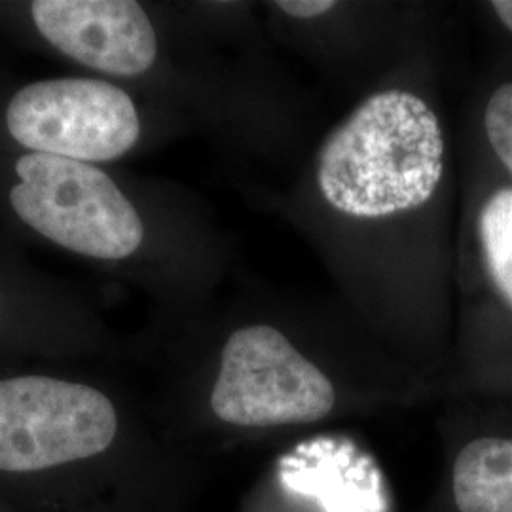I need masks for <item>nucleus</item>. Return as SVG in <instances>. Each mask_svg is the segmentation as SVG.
Masks as SVG:
<instances>
[{"instance_id": "1", "label": "nucleus", "mask_w": 512, "mask_h": 512, "mask_svg": "<svg viewBox=\"0 0 512 512\" xmlns=\"http://www.w3.org/2000/svg\"><path fill=\"white\" fill-rule=\"evenodd\" d=\"M446 171L437 112L420 95L385 90L365 99L317 154L321 196L353 219H387L431 202Z\"/></svg>"}, {"instance_id": "2", "label": "nucleus", "mask_w": 512, "mask_h": 512, "mask_svg": "<svg viewBox=\"0 0 512 512\" xmlns=\"http://www.w3.org/2000/svg\"><path fill=\"white\" fill-rule=\"evenodd\" d=\"M16 175L10 202L40 236L101 260H122L141 247L143 220L101 169L31 152L19 158Z\"/></svg>"}, {"instance_id": "3", "label": "nucleus", "mask_w": 512, "mask_h": 512, "mask_svg": "<svg viewBox=\"0 0 512 512\" xmlns=\"http://www.w3.org/2000/svg\"><path fill=\"white\" fill-rule=\"evenodd\" d=\"M336 406L329 376L270 325L236 330L220 353L211 410L220 421L268 429L325 420Z\"/></svg>"}, {"instance_id": "4", "label": "nucleus", "mask_w": 512, "mask_h": 512, "mask_svg": "<svg viewBox=\"0 0 512 512\" xmlns=\"http://www.w3.org/2000/svg\"><path fill=\"white\" fill-rule=\"evenodd\" d=\"M118 414L90 385L48 376L0 380V471L38 473L103 454Z\"/></svg>"}, {"instance_id": "5", "label": "nucleus", "mask_w": 512, "mask_h": 512, "mask_svg": "<svg viewBox=\"0 0 512 512\" xmlns=\"http://www.w3.org/2000/svg\"><path fill=\"white\" fill-rule=\"evenodd\" d=\"M19 145L76 162H107L135 147L139 114L128 93L90 78L44 80L21 88L6 109Z\"/></svg>"}, {"instance_id": "6", "label": "nucleus", "mask_w": 512, "mask_h": 512, "mask_svg": "<svg viewBox=\"0 0 512 512\" xmlns=\"http://www.w3.org/2000/svg\"><path fill=\"white\" fill-rule=\"evenodd\" d=\"M31 16L52 46L95 71L137 76L156 61L158 38L137 2L37 0Z\"/></svg>"}, {"instance_id": "7", "label": "nucleus", "mask_w": 512, "mask_h": 512, "mask_svg": "<svg viewBox=\"0 0 512 512\" xmlns=\"http://www.w3.org/2000/svg\"><path fill=\"white\" fill-rule=\"evenodd\" d=\"M452 492L459 512H512V439L467 442L454 463Z\"/></svg>"}, {"instance_id": "8", "label": "nucleus", "mask_w": 512, "mask_h": 512, "mask_svg": "<svg viewBox=\"0 0 512 512\" xmlns=\"http://www.w3.org/2000/svg\"><path fill=\"white\" fill-rule=\"evenodd\" d=\"M476 262L482 285L512 315V183L503 179L484 192L473 217Z\"/></svg>"}, {"instance_id": "9", "label": "nucleus", "mask_w": 512, "mask_h": 512, "mask_svg": "<svg viewBox=\"0 0 512 512\" xmlns=\"http://www.w3.org/2000/svg\"><path fill=\"white\" fill-rule=\"evenodd\" d=\"M480 124L495 164L512 183V78L501 80L490 90Z\"/></svg>"}, {"instance_id": "10", "label": "nucleus", "mask_w": 512, "mask_h": 512, "mask_svg": "<svg viewBox=\"0 0 512 512\" xmlns=\"http://www.w3.org/2000/svg\"><path fill=\"white\" fill-rule=\"evenodd\" d=\"M336 2L332 0H279L275 8L294 19H313L329 14Z\"/></svg>"}, {"instance_id": "11", "label": "nucleus", "mask_w": 512, "mask_h": 512, "mask_svg": "<svg viewBox=\"0 0 512 512\" xmlns=\"http://www.w3.org/2000/svg\"><path fill=\"white\" fill-rule=\"evenodd\" d=\"M488 8L505 33L512 38V0H492Z\"/></svg>"}]
</instances>
